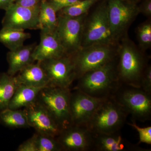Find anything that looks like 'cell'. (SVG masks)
<instances>
[{"instance_id": "obj_1", "label": "cell", "mask_w": 151, "mask_h": 151, "mask_svg": "<svg viewBox=\"0 0 151 151\" xmlns=\"http://www.w3.org/2000/svg\"><path fill=\"white\" fill-rule=\"evenodd\" d=\"M149 58L126 35L121 40L117 50V70L123 85L140 87L141 77L148 65Z\"/></svg>"}, {"instance_id": "obj_2", "label": "cell", "mask_w": 151, "mask_h": 151, "mask_svg": "<svg viewBox=\"0 0 151 151\" xmlns=\"http://www.w3.org/2000/svg\"><path fill=\"white\" fill-rule=\"evenodd\" d=\"M77 79L76 89L100 99L113 97L122 85L117 73V58L102 67L84 73Z\"/></svg>"}, {"instance_id": "obj_3", "label": "cell", "mask_w": 151, "mask_h": 151, "mask_svg": "<svg viewBox=\"0 0 151 151\" xmlns=\"http://www.w3.org/2000/svg\"><path fill=\"white\" fill-rule=\"evenodd\" d=\"M119 42L110 26L107 0H100L85 14L81 47L97 44L118 45Z\"/></svg>"}, {"instance_id": "obj_4", "label": "cell", "mask_w": 151, "mask_h": 151, "mask_svg": "<svg viewBox=\"0 0 151 151\" xmlns=\"http://www.w3.org/2000/svg\"><path fill=\"white\" fill-rule=\"evenodd\" d=\"M70 93L69 88L45 86L40 91L37 100L62 131L73 125L70 110Z\"/></svg>"}, {"instance_id": "obj_5", "label": "cell", "mask_w": 151, "mask_h": 151, "mask_svg": "<svg viewBox=\"0 0 151 151\" xmlns=\"http://www.w3.org/2000/svg\"><path fill=\"white\" fill-rule=\"evenodd\" d=\"M129 115L113 97L107 98L95 111L86 127L94 134H109L120 131Z\"/></svg>"}, {"instance_id": "obj_6", "label": "cell", "mask_w": 151, "mask_h": 151, "mask_svg": "<svg viewBox=\"0 0 151 151\" xmlns=\"http://www.w3.org/2000/svg\"><path fill=\"white\" fill-rule=\"evenodd\" d=\"M118 45L97 44L81 47L71 55L75 68L76 79L84 73L102 67L116 59Z\"/></svg>"}, {"instance_id": "obj_7", "label": "cell", "mask_w": 151, "mask_h": 151, "mask_svg": "<svg viewBox=\"0 0 151 151\" xmlns=\"http://www.w3.org/2000/svg\"><path fill=\"white\" fill-rule=\"evenodd\" d=\"M113 97L132 115L133 121L150 120L151 94L141 87L122 84Z\"/></svg>"}, {"instance_id": "obj_8", "label": "cell", "mask_w": 151, "mask_h": 151, "mask_svg": "<svg viewBox=\"0 0 151 151\" xmlns=\"http://www.w3.org/2000/svg\"><path fill=\"white\" fill-rule=\"evenodd\" d=\"M108 14L111 30L119 42L126 35L139 14L137 4L122 0H107Z\"/></svg>"}, {"instance_id": "obj_9", "label": "cell", "mask_w": 151, "mask_h": 151, "mask_svg": "<svg viewBox=\"0 0 151 151\" xmlns=\"http://www.w3.org/2000/svg\"><path fill=\"white\" fill-rule=\"evenodd\" d=\"M85 14L77 17L58 15L55 31L68 55H72L81 48Z\"/></svg>"}, {"instance_id": "obj_10", "label": "cell", "mask_w": 151, "mask_h": 151, "mask_svg": "<svg viewBox=\"0 0 151 151\" xmlns=\"http://www.w3.org/2000/svg\"><path fill=\"white\" fill-rule=\"evenodd\" d=\"M40 63L48 77L49 86L69 88L76 79L75 68L71 55H65Z\"/></svg>"}, {"instance_id": "obj_11", "label": "cell", "mask_w": 151, "mask_h": 151, "mask_svg": "<svg viewBox=\"0 0 151 151\" xmlns=\"http://www.w3.org/2000/svg\"><path fill=\"white\" fill-rule=\"evenodd\" d=\"M40 6L26 7L12 3L6 10L2 24L3 27L17 29H37Z\"/></svg>"}, {"instance_id": "obj_12", "label": "cell", "mask_w": 151, "mask_h": 151, "mask_svg": "<svg viewBox=\"0 0 151 151\" xmlns=\"http://www.w3.org/2000/svg\"><path fill=\"white\" fill-rule=\"evenodd\" d=\"M70 93V110L73 125L86 126L93 114L102 102L106 99L90 96L74 89Z\"/></svg>"}, {"instance_id": "obj_13", "label": "cell", "mask_w": 151, "mask_h": 151, "mask_svg": "<svg viewBox=\"0 0 151 151\" xmlns=\"http://www.w3.org/2000/svg\"><path fill=\"white\" fill-rule=\"evenodd\" d=\"M56 139L62 151H88L93 150L94 134L86 126L72 125L63 130Z\"/></svg>"}, {"instance_id": "obj_14", "label": "cell", "mask_w": 151, "mask_h": 151, "mask_svg": "<svg viewBox=\"0 0 151 151\" xmlns=\"http://www.w3.org/2000/svg\"><path fill=\"white\" fill-rule=\"evenodd\" d=\"M30 127H32L37 133L57 137L62 130L52 117L37 102L24 108Z\"/></svg>"}, {"instance_id": "obj_15", "label": "cell", "mask_w": 151, "mask_h": 151, "mask_svg": "<svg viewBox=\"0 0 151 151\" xmlns=\"http://www.w3.org/2000/svg\"><path fill=\"white\" fill-rule=\"evenodd\" d=\"M67 55L56 31L41 30L40 40L32 53L34 61H41Z\"/></svg>"}, {"instance_id": "obj_16", "label": "cell", "mask_w": 151, "mask_h": 151, "mask_svg": "<svg viewBox=\"0 0 151 151\" xmlns=\"http://www.w3.org/2000/svg\"><path fill=\"white\" fill-rule=\"evenodd\" d=\"M123 137L119 131L109 134H94L93 151H147Z\"/></svg>"}, {"instance_id": "obj_17", "label": "cell", "mask_w": 151, "mask_h": 151, "mask_svg": "<svg viewBox=\"0 0 151 151\" xmlns=\"http://www.w3.org/2000/svg\"><path fill=\"white\" fill-rule=\"evenodd\" d=\"M18 73L14 76L18 84L39 88L49 86L48 77L39 61L29 64Z\"/></svg>"}, {"instance_id": "obj_18", "label": "cell", "mask_w": 151, "mask_h": 151, "mask_svg": "<svg viewBox=\"0 0 151 151\" xmlns=\"http://www.w3.org/2000/svg\"><path fill=\"white\" fill-rule=\"evenodd\" d=\"M35 45H24L10 50L7 55L9 64L7 73L11 76H15L26 66L35 62L32 58V53Z\"/></svg>"}, {"instance_id": "obj_19", "label": "cell", "mask_w": 151, "mask_h": 151, "mask_svg": "<svg viewBox=\"0 0 151 151\" xmlns=\"http://www.w3.org/2000/svg\"><path fill=\"white\" fill-rule=\"evenodd\" d=\"M42 88L19 84L10 102L8 108L18 110L29 107L36 102L39 93Z\"/></svg>"}, {"instance_id": "obj_20", "label": "cell", "mask_w": 151, "mask_h": 151, "mask_svg": "<svg viewBox=\"0 0 151 151\" xmlns=\"http://www.w3.org/2000/svg\"><path fill=\"white\" fill-rule=\"evenodd\" d=\"M30 37V34L25 32L24 30L6 27L0 30V42L10 50L24 45L25 41Z\"/></svg>"}, {"instance_id": "obj_21", "label": "cell", "mask_w": 151, "mask_h": 151, "mask_svg": "<svg viewBox=\"0 0 151 151\" xmlns=\"http://www.w3.org/2000/svg\"><path fill=\"white\" fill-rule=\"evenodd\" d=\"M0 123L10 129L30 127L24 109L13 110L8 108L0 112Z\"/></svg>"}, {"instance_id": "obj_22", "label": "cell", "mask_w": 151, "mask_h": 151, "mask_svg": "<svg viewBox=\"0 0 151 151\" xmlns=\"http://www.w3.org/2000/svg\"><path fill=\"white\" fill-rule=\"evenodd\" d=\"M18 85L14 76H11L7 73H0V112L8 108Z\"/></svg>"}, {"instance_id": "obj_23", "label": "cell", "mask_w": 151, "mask_h": 151, "mask_svg": "<svg viewBox=\"0 0 151 151\" xmlns=\"http://www.w3.org/2000/svg\"><path fill=\"white\" fill-rule=\"evenodd\" d=\"M57 12L46 0L41 2L39 15V28L40 30L54 31L58 23Z\"/></svg>"}, {"instance_id": "obj_24", "label": "cell", "mask_w": 151, "mask_h": 151, "mask_svg": "<svg viewBox=\"0 0 151 151\" xmlns=\"http://www.w3.org/2000/svg\"><path fill=\"white\" fill-rule=\"evenodd\" d=\"M100 0H80L72 5L63 9L59 15L70 17H77L85 14Z\"/></svg>"}, {"instance_id": "obj_25", "label": "cell", "mask_w": 151, "mask_h": 151, "mask_svg": "<svg viewBox=\"0 0 151 151\" xmlns=\"http://www.w3.org/2000/svg\"><path fill=\"white\" fill-rule=\"evenodd\" d=\"M138 47L142 51L145 52L151 47V19L139 25L136 29Z\"/></svg>"}, {"instance_id": "obj_26", "label": "cell", "mask_w": 151, "mask_h": 151, "mask_svg": "<svg viewBox=\"0 0 151 151\" xmlns=\"http://www.w3.org/2000/svg\"><path fill=\"white\" fill-rule=\"evenodd\" d=\"M37 141L38 151H62L56 137L37 133Z\"/></svg>"}, {"instance_id": "obj_27", "label": "cell", "mask_w": 151, "mask_h": 151, "mask_svg": "<svg viewBox=\"0 0 151 151\" xmlns=\"http://www.w3.org/2000/svg\"><path fill=\"white\" fill-rule=\"evenodd\" d=\"M129 125L133 127L137 130L139 135V144L140 143H145L148 145L151 144V127L142 128L139 127L136 124V122L132 120L131 123H128Z\"/></svg>"}, {"instance_id": "obj_28", "label": "cell", "mask_w": 151, "mask_h": 151, "mask_svg": "<svg viewBox=\"0 0 151 151\" xmlns=\"http://www.w3.org/2000/svg\"><path fill=\"white\" fill-rule=\"evenodd\" d=\"M140 87L147 93L151 94V66L150 64L146 67L141 77Z\"/></svg>"}, {"instance_id": "obj_29", "label": "cell", "mask_w": 151, "mask_h": 151, "mask_svg": "<svg viewBox=\"0 0 151 151\" xmlns=\"http://www.w3.org/2000/svg\"><path fill=\"white\" fill-rule=\"evenodd\" d=\"M37 133H35L31 137L28 139L19 146L17 151H38Z\"/></svg>"}, {"instance_id": "obj_30", "label": "cell", "mask_w": 151, "mask_h": 151, "mask_svg": "<svg viewBox=\"0 0 151 151\" xmlns=\"http://www.w3.org/2000/svg\"><path fill=\"white\" fill-rule=\"evenodd\" d=\"M80 0H50L49 3L57 13Z\"/></svg>"}, {"instance_id": "obj_31", "label": "cell", "mask_w": 151, "mask_h": 151, "mask_svg": "<svg viewBox=\"0 0 151 151\" xmlns=\"http://www.w3.org/2000/svg\"><path fill=\"white\" fill-rule=\"evenodd\" d=\"M139 13L142 14L145 16L151 19V0H143L140 5H138Z\"/></svg>"}, {"instance_id": "obj_32", "label": "cell", "mask_w": 151, "mask_h": 151, "mask_svg": "<svg viewBox=\"0 0 151 151\" xmlns=\"http://www.w3.org/2000/svg\"><path fill=\"white\" fill-rule=\"evenodd\" d=\"M42 1V0H16L14 3L19 5L26 7H33L40 6L41 2Z\"/></svg>"}, {"instance_id": "obj_33", "label": "cell", "mask_w": 151, "mask_h": 151, "mask_svg": "<svg viewBox=\"0 0 151 151\" xmlns=\"http://www.w3.org/2000/svg\"><path fill=\"white\" fill-rule=\"evenodd\" d=\"M12 3V0H0V9L6 10Z\"/></svg>"}, {"instance_id": "obj_34", "label": "cell", "mask_w": 151, "mask_h": 151, "mask_svg": "<svg viewBox=\"0 0 151 151\" xmlns=\"http://www.w3.org/2000/svg\"><path fill=\"white\" fill-rule=\"evenodd\" d=\"M122 1L129 2L134 3V4H137L140 0H122Z\"/></svg>"}, {"instance_id": "obj_35", "label": "cell", "mask_w": 151, "mask_h": 151, "mask_svg": "<svg viewBox=\"0 0 151 151\" xmlns=\"http://www.w3.org/2000/svg\"><path fill=\"white\" fill-rule=\"evenodd\" d=\"M16 1V0H12V2L14 3Z\"/></svg>"}]
</instances>
